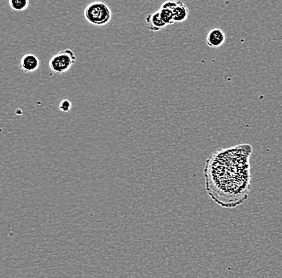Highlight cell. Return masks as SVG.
I'll return each mask as SVG.
<instances>
[{
	"label": "cell",
	"mask_w": 282,
	"mask_h": 278,
	"mask_svg": "<svg viewBox=\"0 0 282 278\" xmlns=\"http://www.w3.org/2000/svg\"><path fill=\"white\" fill-rule=\"evenodd\" d=\"M249 145H236L212 153L206 161L204 173L205 189L216 204L233 208L249 196L251 185Z\"/></svg>",
	"instance_id": "6da1fadb"
},
{
	"label": "cell",
	"mask_w": 282,
	"mask_h": 278,
	"mask_svg": "<svg viewBox=\"0 0 282 278\" xmlns=\"http://www.w3.org/2000/svg\"><path fill=\"white\" fill-rule=\"evenodd\" d=\"M85 19L95 27H104L111 21L112 12L108 4L104 2H92L85 8Z\"/></svg>",
	"instance_id": "7a4b0ae2"
},
{
	"label": "cell",
	"mask_w": 282,
	"mask_h": 278,
	"mask_svg": "<svg viewBox=\"0 0 282 278\" xmlns=\"http://www.w3.org/2000/svg\"><path fill=\"white\" fill-rule=\"evenodd\" d=\"M77 62V55L70 49L59 51L51 57L49 67L53 73L57 74L67 73Z\"/></svg>",
	"instance_id": "3957f363"
},
{
	"label": "cell",
	"mask_w": 282,
	"mask_h": 278,
	"mask_svg": "<svg viewBox=\"0 0 282 278\" xmlns=\"http://www.w3.org/2000/svg\"><path fill=\"white\" fill-rule=\"evenodd\" d=\"M226 33L220 28L212 29L206 37V43L212 48H218L222 47L224 45V43H226Z\"/></svg>",
	"instance_id": "277c9868"
},
{
	"label": "cell",
	"mask_w": 282,
	"mask_h": 278,
	"mask_svg": "<svg viewBox=\"0 0 282 278\" xmlns=\"http://www.w3.org/2000/svg\"><path fill=\"white\" fill-rule=\"evenodd\" d=\"M40 66V61L36 55L28 53L22 57L20 60V67L25 73H34Z\"/></svg>",
	"instance_id": "5b68a950"
},
{
	"label": "cell",
	"mask_w": 282,
	"mask_h": 278,
	"mask_svg": "<svg viewBox=\"0 0 282 278\" xmlns=\"http://www.w3.org/2000/svg\"><path fill=\"white\" fill-rule=\"evenodd\" d=\"M145 21L147 24L148 28L152 32H159L167 27L166 24L161 20L159 11L149 14L145 19Z\"/></svg>",
	"instance_id": "8992f818"
},
{
	"label": "cell",
	"mask_w": 282,
	"mask_h": 278,
	"mask_svg": "<svg viewBox=\"0 0 282 278\" xmlns=\"http://www.w3.org/2000/svg\"><path fill=\"white\" fill-rule=\"evenodd\" d=\"M173 13L175 24L183 23V22L186 21L189 16V9L186 4H184L181 1H178V5L173 11Z\"/></svg>",
	"instance_id": "52a82bcc"
},
{
	"label": "cell",
	"mask_w": 282,
	"mask_h": 278,
	"mask_svg": "<svg viewBox=\"0 0 282 278\" xmlns=\"http://www.w3.org/2000/svg\"><path fill=\"white\" fill-rule=\"evenodd\" d=\"M29 0H9L8 5L15 12H24L29 6Z\"/></svg>",
	"instance_id": "ba28073f"
},
{
	"label": "cell",
	"mask_w": 282,
	"mask_h": 278,
	"mask_svg": "<svg viewBox=\"0 0 282 278\" xmlns=\"http://www.w3.org/2000/svg\"><path fill=\"white\" fill-rule=\"evenodd\" d=\"M160 15H161V20L163 22L168 26H172L175 24L174 18H173V13L172 11L168 10V9H160Z\"/></svg>",
	"instance_id": "9c48e42d"
},
{
	"label": "cell",
	"mask_w": 282,
	"mask_h": 278,
	"mask_svg": "<svg viewBox=\"0 0 282 278\" xmlns=\"http://www.w3.org/2000/svg\"><path fill=\"white\" fill-rule=\"evenodd\" d=\"M72 108H73V104L70 100L65 99V100H61L60 103H59V109L60 110L61 112H69Z\"/></svg>",
	"instance_id": "30bf717a"
},
{
	"label": "cell",
	"mask_w": 282,
	"mask_h": 278,
	"mask_svg": "<svg viewBox=\"0 0 282 278\" xmlns=\"http://www.w3.org/2000/svg\"><path fill=\"white\" fill-rule=\"evenodd\" d=\"M177 5H178V1H167L162 4L160 9H168L173 12Z\"/></svg>",
	"instance_id": "8fae6325"
}]
</instances>
